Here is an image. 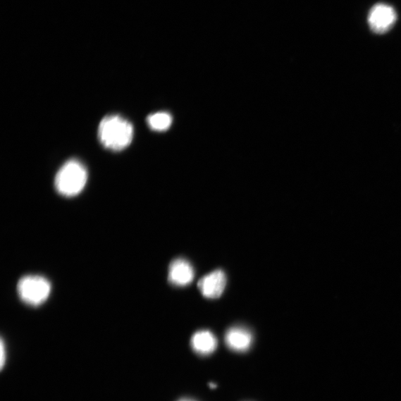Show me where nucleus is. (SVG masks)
<instances>
[{
    "mask_svg": "<svg viewBox=\"0 0 401 401\" xmlns=\"http://www.w3.org/2000/svg\"><path fill=\"white\" fill-rule=\"evenodd\" d=\"M132 123L119 115H109L101 121L98 135L101 144L107 149L119 152L126 149L132 141Z\"/></svg>",
    "mask_w": 401,
    "mask_h": 401,
    "instance_id": "obj_1",
    "label": "nucleus"
},
{
    "mask_svg": "<svg viewBox=\"0 0 401 401\" xmlns=\"http://www.w3.org/2000/svg\"><path fill=\"white\" fill-rule=\"evenodd\" d=\"M87 179L85 166L77 159H70L62 166L55 176L54 186L61 195L73 197L85 189Z\"/></svg>",
    "mask_w": 401,
    "mask_h": 401,
    "instance_id": "obj_2",
    "label": "nucleus"
},
{
    "mask_svg": "<svg viewBox=\"0 0 401 401\" xmlns=\"http://www.w3.org/2000/svg\"><path fill=\"white\" fill-rule=\"evenodd\" d=\"M51 290L50 282L44 276L37 275L25 276L18 285L20 298L32 307L42 305L48 300Z\"/></svg>",
    "mask_w": 401,
    "mask_h": 401,
    "instance_id": "obj_3",
    "label": "nucleus"
},
{
    "mask_svg": "<svg viewBox=\"0 0 401 401\" xmlns=\"http://www.w3.org/2000/svg\"><path fill=\"white\" fill-rule=\"evenodd\" d=\"M397 20L395 9L386 4H379L371 8L368 23L372 32L383 34L390 30Z\"/></svg>",
    "mask_w": 401,
    "mask_h": 401,
    "instance_id": "obj_4",
    "label": "nucleus"
},
{
    "mask_svg": "<svg viewBox=\"0 0 401 401\" xmlns=\"http://www.w3.org/2000/svg\"><path fill=\"white\" fill-rule=\"evenodd\" d=\"M226 285V276L223 271L217 270L202 278L198 287L204 297L218 298L223 295Z\"/></svg>",
    "mask_w": 401,
    "mask_h": 401,
    "instance_id": "obj_5",
    "label": "nucleus"
},
{
    "mask_svg": "<svg viewBox=\"0 0 401 401\" xmlns=\"http://www.w3.org/2000/svg\"><path fill=\"white\" fill-rule=\"evenodd\" d=\"M195 278V271L187 261L178 259L171 262L169 269V281L178 286L190 284Z\"/></svg>",
    "mask_w": 401,
    "mask_h": 401,
    "instance_id": "obj_6",
    "label": "nucleus"
},
{
    "mask_svg": "<svg viewBox=\"0 0 401 401\" xmlns=\"http://www.w3.org/2000/svg\"><path fill=\"white\" fill-rule=\"evenodd\" d=\"M253 337L250 331L241 327H234L227 331L226 342L235 352H243L250 348Z\"/></svg>",
    "mask_w": 401,
    "mask_h": 401,
    "instance_id": "obj_7",
    "label": "nucleus"
},
{
    "mask_svg": "<svg viewBox=\"0 0 401 401\" xmlns=\"http://www.w3.org/2000/svg\"><path fill=\"white\" fill-rule=\"evenodd\" d=\"M193 350L202 355L213 353L217 347L215 336L209 331H198L191 339Z\"/></svg>",
    "mask_w": 401,
    "mask_h": 401,
    "instance_id": "obj_8",
    "label": "nucleus"
},
{
    "mask_svg": "<svg viewBox=\"0 0 401 401\" xmlns=\"http://www.w3.org/2000/svg\"><path fill=\"white\" fill-rule=\"evenodd\" d=\"M149 128L156 132L168 130L172 125V116L165 112L156 113L147 117Z\"/></svg>",
    "mask_w": 401,
    "mask_h": 401,
    "instance_id": "obj_9",
    "label": "nucleus"
},
{
    "mask_svg": "<svg viewBox=\"0 0 401 401\" xmlns=\"http://www.w3.org/2000/svg\"><path fill=\"white\" fill-rule=\"evenodd\" d=\"M6 359V349L4 341H1V368L3 369L5 366Z\"/></svg>",
    "mask_w": 401,
    "mask_h": 401,
    "instance_id": "obj_10",
    "label": "nucleus"
},
{
    "mask_svg": "<svg viewBox=\"0 0 401 401\" xmlns=\"http://www.w3.org/2000/svg\"><path fill=\"white\" fill-rule=\"evenodd\" d=\"M180 401H192V400H188V399H183V400H180Z\"/></svg>",
    "mask_w": 401,
    "mask_h": 401,
    "instance_id": "obj_11",
    "label": "nucleus"
}]
</instances>
